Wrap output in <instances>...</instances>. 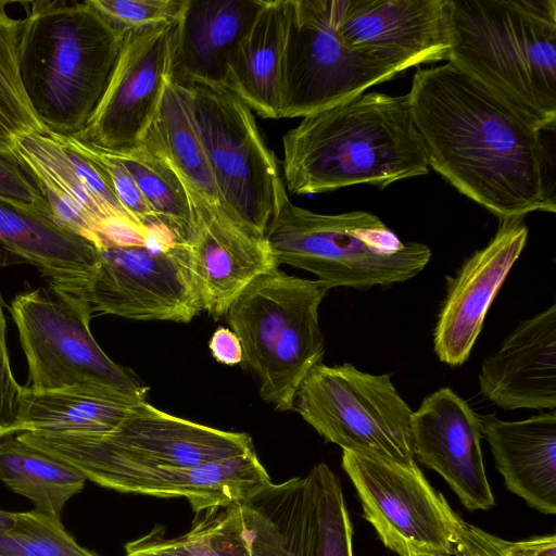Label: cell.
I'll return each mask as SVG.
<instances>
[{
    "instance_id": "obj_1",
    "label": "cell",
    "mask_w": 556,
    "mask_h": 556,
    "mask_svg": "<svg viewBox=\"0 0 556 556\" xmlns=\"http://www.w3.org/2000/svg\"><path fill=\"white\" fill-rule=\"evenodd\" d=\"M429 166L500 220L555 213L541 130L454 63L419 68L407 93Z\"/></svg>"
},
{
    "instance_id": "obj_2",
    "label": "cell",
    "mask_w": 556,
    "mask_h": 556,
    "mask_svg": "<svg viewBox=\"0 0 556 556\" xmlns=\"http://www.w3.org/2000/svg\"><path fill=\"white\" fill-rule=\"evenodd\" d=\"M282 147L283 184L293 194L354 185L384 189L430 167L407 94L363 92L302 117Z\"/></svg>"
},
{
    "instance_id": "obj_3",
    "label": "cell",
    "mask_w": 556,
    "mask_h": 556,
    "mask_svg": "<svg viewBox=\"0 0 556 556\" xmlns=\"http://www.w3.org/2000/svg\"><path fill=\"white\" fill-rule=\"evenodd\" d=\"M22 18L18 73L47 132L73 136L99 105L125 34L113 29L89 0H36Z\"/></svg>"
},
{
    "instance_id": "obj_4",
    "label": "cell",
    "mask_w": 556,
    "mask_h": 556,
    "mask_svg": "<svg viewBox=\"0 0 556 556\" xmlns=\"http://www.w3.org/2000/svg\"><path fill=\"white\" fill-rule=\"evenodd\" d=\"M448 61L527 116L556 122V1L450 0Z\"/></svg>"
},
{
    "instance_id": "obj_5",
    "label": "cell",
    "mask_w": 556,
    "mask_h": 556,
    "mask_svg": "<svg viewBox=\"0 0 556 556\" xmlns=\"http://www.w3.org/2000/svg\"><path fill=\"white\" fill-rule=\"evenodd\" d=\"M265 239L278 265L312 273L328 290L404 282L429 263L431 250L403 242L375 214H319L291 202L282 179Z\"/></svg>"
},
{
    "instance_id": "obj_6",
    "label": "cell",
    "mask_w": 556,
    "mask_h": 556,
    "mask_svg": "<svg viewBox=\"0 0 556 556\" xmlns=\"http://www.w3.org/2000/svg\"><path fill=\"white\" fill-rule=\"evenodd\" d=\"M327 292L318 280L276 268L247 287L225 315L241 342L242 362L258 380L261 399L278 412L293 409L301 382L323 363L318 312Z\"/></svg>"
},
{
    "instance_id": "obj_7",
    "label": "cell",
    "mask_w": 556,
    "mask_h": 556,
    "mask_svg": "<svg viewBox=\"0 0 556 556\" xmlns=\"http://www.w3.org/2000/svg\"><path fill=\"white\" fill-rule=\"evenodd\" d=\"M293 410L345 452L401 465L416 463L413 410L388 374L365 372L350 363H320L301 382Z\"/></svg>"
},
{
    "instance_id": "obj_8",
    "label": "cell",
    "mask_w": 556,
    "mask_h": 556,
    "mask_svg": "<svg viewBox=\"0 0 556 556\" xmlns=\"http://www.w3.org/2000/svg\"><path fill=\"white\" fill-rule=\"evenodd\" d=\"M13 153L33 178L52 219L99 250L141 245L154 236L125 211L108 170L87 143L73 136L31 131L15 140Z\"/></svg>"
},
{
    "instance_id": "obj_9",
    "label": "cell",
    "mask_w": 556,
    "mask_h": 556,
    "mask_svg": "<svg viewBox=\"0 0 556 556\" xmlns=\"http://www.w3.org/2000/svg\"><path fill=\"white\" fill-rule=\"evenodd\" d=\"M10 313L28 364V388L42 391L86 384L146 401L149 389L113 362L92 337V313L81 299L40 287L17 294Z\"/></svg>"
},
{
    "instance_id": "obj_10",
    "label": "cell",
    "mask_w": 556,
    "mask_h": 556,
    "mask_svg": "<svg viewBox=\"0 0 556 556\" xmlns=\"http://www.w3.org/2000/svg\"><path fill=\"white\" fill-rule=\"evenodd\" d=\"M179 81L192 91L201 139L223 207L264 236L281 178L252 110L224 84Z\"/></svg>"
},
{
    "instance_id": "obj_11",
    "label": "cell",
    "mask_w": 556,
    "mask_h": 556,
    "mask_svg": "<svg viewBox=\"0 0 556 556\" xmlns=\"http://www.w3.org/2000/svg\"><path fill=\"white\" fill-rule=\"evenodd\" d=\"M17 437L70 465L108 460L143 467H193L254 450L245 432L226 431L137 404L109 434H43Z\"/></svg>"
},
{
    "instance_id": "obj_12",
    "label": "cell",
    "mask_w": 556,
    "mask_h": 556,
    "mask_svg": "<svg viewBox=\"0 0 556 556\" xmlns=\"http://www.w3.org/2000/svg\"><path fill=\"white\" fill-rule=\"evenodd\" d=\"M400 73L399 67L344 45L329 23L326 0H288L280 118L320 112Z\"/></svg>"
},
{
    "instance_id": "obj_13",
    "label": "cell",
    "mask_w": 556,
    "mask_h": 556,
    "mask_svg": "<svg viewBox=\"0 0 556 556\" xmlns=\"http://www.w3.org/2000/svg\"><path fill=\"white\" fill-rule=\"evenodd\" d=\"M74 296L91 313L134 320L189 323L203 311L187 243L165 236L100 249L92 277Z\"/></svg>"
},
{
    "instance_id": "obj_14",
    "label": "cell",
    "mask_w": 556,
    "mask_h": 556,
    "mask_svg": "<svg viewBox=\"0 0 556 556\" xmlns=\"http://www.w3.org/2000/svg\"><path fill=\"white\" fill-rule=\"evenodd\" d=\"M342 468L364 518L397 556H454L459 516L417 463L401 465L343 451Z\"/></svg>"
},
{
    "instance_id": "obj_15",
    "label": "cell",
    "mask_w": 556,
    "mask_h": 556,
    "mask_svg": "<svg viewBox=\"0 0 556 556\" xmlns=\"http://www.w3.org/2000/svg\"><path fill=\"white\" fill-rule=\"evenodd\" d=\"M180 16L125 33L106 90L74 138L112 153L140 144L174 76Z\"/></svg>"
},
{
    "instance_id": "obj_16",
    "label": "cell",
    "mask_w": 556,
    "mask_h": 556,
    "mask_svg": "<svg viewBox=\"0 0 556 556\" xmlns=\"http://www.w3.org/2000/svg\"><path fill=\"white\" fill-rule=\"evenodd\" d=\"M329 23L349 48L405 72L448 61L450 0H326Z\"/></svg>"
},
{
    "instance_id": "obj_17",
    "label": "cell",
    "mask_w": 556,
    "mask_h": 556,
    "mask_svg": "<svg viewBox=\"0 0 556 556\" xmlns=\"http://www.w3.org/2000/svg\"><path fill=\"white\" fill-rule=\"evenodd\" d=\"M193 224L187 245L203 311L215 320L256 278L278 264L262 236L222 204L189 190Z\"/></svg>"
},
{
    "instance_id": "obj_18",
    "label": "cell",
    "mask_w": 556,
    "mask_h": 556,
    "mask_svg": "<svg viewBox=\"0 0 556 556\" xmlns=\"http://www.w3.org/2000/svg\"><path fill=\"white\" fill-rule=\"evenodd\" d=\"M410 430L414 457L437 471L466 509L495 505L483 464L481 421L465 400L440 388L412 413Z\"/></svg>"
},
{
    "instance_id": "obj_19",
    "label": "cell",
    "mask_w": 556,
    "mask_h": 556,
    "mask_svg": "<svg viewBox=\"0 0 556 556\" xmlns=\"http://www.w3.org/2000/svg\"><path fill=\"white\" fill-rule=\"evenodd\" d=\"M87 480L122 493L185 497L195 513L241 502L271 482L255 448L193 467L91 460L73 465Z\"/></svg>"
},
{
    "instance_id": "obj_20",
    "label": "cell",
    "mask_w": 556,
    "mask_h": 556,
    "mask_svg": "<svg viewBox=\"0 0 556 556\" xmlns=\"http://www.w3.org/2000/svg\"><path fill=\"white\" fill-rule=\"evenodd\" d=\"M528 233L523 218L500 220L489 243L448 278L433 332L434 352L442 363L459 366L468 359L486 313L520 256Z\"/></svg>"
},
{
    "instance_id": "obj_21",
    "label": "cell",
    "mask_w": 556,
    "mask_h": 556,
    "mask_svg": "<svg viewBox=\"0 0 556 556\" xmlns=\"http://www.w3.org/2000/svg\"><path fill=\"white\" fill-rule=\"evenodd\" d=\"M485 399L504 409L556 408V305L520 321L478 376Z\"/></svg>"
},
{
    "instance_id": "obj_22",
    "label": "cell",
    "mask_w": 556,
    "mask_h": 556,
    "mask_svg": "<svg viewBox=\"0 0 556 556\" xmlns=\"http://www.w3.org/2000/svg\"><path fill=\"white\" fill-rule=\"evenodd\" d=\"M0 245L36 266L49 286L76 295L92 277L99 248L59 226L47 203L0 197Z\"/></svg>"
},
{
    "instance_id": "obj_23",
    "label": "cell",
    "mask_w": 556,
    "mask_h": 556,
    "mask_svg": "<svg viewBox=\"0 0 556 556\" xmlns=\"http://www.w3.org/2000/svg\"><path fill=\"white\" fill-rule=\"evenodd\" d=\"M495 466L506 488L545 515L556 514V414L506 421L479 416Z\"/></svg>"
},
{
    "instance_id": "obj_24",
    "label": "cell",
    "mask_w": 556,
    "mask_h": 556,
    "mask_svg": "<svg viewBox=\"0 0 556 556\" xmlns=\"http://www.w3.org/2000/svg\"><path fill=\"white\" fill-rule=\"evenodd\" d=\"M264 0H188L175 55L177 80L223 84L229 58Z\"/></svg>"
},
{
    "instance_id": "obj_25",
    "label": "cell",
    "mask_w": 556,
    "mask_h": 556,
    "mask_svg": "<svg viewBox=\"0 0 556 556\" xmlns=\"http://www.w3.org/2000/svg\"><path fill=\"white\" fill-rule=\"evenodd\" d=\"M239 504L250 556H313L315 506L308 473L270 482Z\"/></svg>"
},
{
    "instance_id": "obj_26",
    "label": "cell",
    "mask_w": 556,
    "mask_h": 556,
    "mask_svg": "<svg viewBox=\"0 0 556 556\" xmlns=\"http://www.w3.org/2000/svg\"><path fill=\"white\" fill-rule=\"evenodd\" d=\"M287 27L288 0H264L227 64L223 84L263 118H280Z\"/></svg>"
},
{
    "instance_id": "obj_27",
    "label": "cell",
    "mask_w": 556,
    "mask_h": 556,
    "mask_svg": "<svg viewBox=\"0 0 556 556\" xmlns=\"http://www.w3.org/2000/svg\"><path fill=\"white\" fill-rule=\"evenodd\" d=\"M139 403L94 386L77 384L42 391L26 387L23 432L109 434Z\"/></svg>"
},
{
    "instance_id": "obj_28",
    "label": "cell",
    "mask_w": 556,
    "mask_h": 556,
    "mask_svg": "<svg viewBox=\"0 0 556 556\" xmlns=\"http://www.w3.org/2000/svg\"><path fill=\"white\" fill-rule=\"evenodd\" d=\"M141 142L160 152L189 190L210 202L222 204L201 139L193 94L186 83L174 76L167 83L157 112Z\"/></svg>"
},
{
    "instance_id": "obj_29",
    "label": "cell",
    "mask_w": 556,
    "mask_h": 556,
    "mask_svg": "<svg viewBox=\"0 0 556 556\" xmlns=\"http://www.w3.org/2000/svg\"><path fill=\"white\" fill-rule=\"evenodd\" d=\"M0 479L29 498L35 509L61 518L65 503L79 493L86 477L72 465L22 441L17 435L0 442Z\"/></svg>"
},
{
    "instance_id": "obj_30",
    "label": "cell",
    "mask_w": 556,
    "mask_h": 556,
    "mask_svg": "<svg viewBox=\"0 0 556 556\" xmlns=\"http://www.w3.org/2000/svg\"><path fill=\"white\" fill-rule=\"evenodd\" d=\"M190 530L167 538L155 527L125 545V556H250L240 504L197 513Z\"/></svg>"
},
{
    "instance_id": "obj_31",
    "label": "cell",
    "mask_w": 556,
    "mask_h": 556,
    "mask_svg": "<svg viewBox=\"0 0 556 556\" xmlns=\"http://www.w3.org/2000/svg\"><path fill=\"white\" fill-rule=\"evenodd\" d=\"M113 154L132 175L161 225L178 242L187 243L192 207L187 187L172 164L146 142L129 152Z\"/></svg>"
},
{
    "instance_id": "obj_32",
    "label": "cell",
    "mask_w": 556,
    "mask_h": 556,
    "mask_svg": "<svg viewBox=\"0 0 556 556\" xmlns=\"http://www.w3.org/2000/svg\"><path fill=\"white\" fill-rule=\"evenodd\" d=\"M0 0V151L13 152L15 140L27 132L46 131L33 111L18 73L22 18L7 11Z\"/></svg>"
},
{
    "instance_id": "obj_33",
    "label": "cell",
    "mask_w": 556,
    "mask_h": 556,
    "mask_svg": "<svg viewBox=\"0 0 556 556\" xmlns=\"http://www.w3.org/2000/svg\"><path fill=\"white\" fill-rule=\"evenodd\" d=\"M308 475L315 506L313 556H353V529L338 477L325 463Z\"/></svg>"
},
{
    "instance_id": "obj_34",
    "label": "cell",
    "mask_w": 556,
    "mask_h": 556,
    "mask_svg": "<svg viewBox=\"0 0 556 556\" xmlns=\"http://www.w3.org/2000/svg\"><path fill=\"white\" fill-rule=\"evenodd\" d=\"M0 556H98L79 546L61 518L36 509L14 513V523L0 534Z\"/></svg>"
},
{
    "instance_id": "obj_35",
    "label": "cell",
    "mask_w": 556,
    "mask_h": 556,
    "mask_svg": "<svg viewBox=\"0 0 556 556\" xmlns=\"http://www.w3.org/2000/svg\"><path fill=\"white\" fill-rule=\"evenodd\" d=\"M188 0H89L93 9L116 31L166 24L178 18Z\"/></svg>"
},
{
    "instance_id": "obj_36",
    "label": "cell",
    "mask_w": 556,
    "mask_h": 556,
    "mask_svg": "<svg viewBox=\"0 0 556 556\" xmlns=\"http://www.w3.org/2000/svg\"><path fill=\"white\" fill-rule=\"evenodd\" d=\"M88 146L108 170L114 191L129 216L151 232L164 233L174 237L161 225L132 175L125 165L113 153L90 144Z\"/></svg>"
},
{
    "instance_id": "obj_37",
    "label": "cell",
    "mask_w": 556,
    "mask_h": 556,
    "mask_svg": "<svg viewBox=\"0 0 556 556\" xmlns=\"http://www.w3.org/2000/svg\"><path fill=\"white\" fill-rule=\"evenodd\" d=\"M7 321L0 293V438L24 431L26 387L14 378L5 340Z\"/></svg>"
},
{
    "instance_id": "obj_38",
    "label": "cell",
    "mask_w": 556,
    "mask_h": 556,
    "mask_svg": "<svg viewBox=\"0 0 556 556\" xmlns=\"http://www.w3.org/2000/svg\"><path fill=\"white\" fill-rule=\"evenodd\" d=\"M0 197L30 204L46 202L33 178L13 152L0 151Z\"/></svg>"
},
{
    "instance_id": "obj_39",
    "label": "cell",
    "mask_w": 556,
    "mask_h": 556,
    "mask_svg": "<svg viewBox=\"0 0 556 556\" xmlns=\"http://www.w3.org/2000/svg\"><path fill=\"white\" fill-rule=\"evenodd\" d=\"M454 556H508L503 547V539L493 535L460 517L456 527Z\"/></svg>"
},
{
    "instance_id": "obj_40",
    "label": "cell",
    "mask_w": 556,
    "mask_h": 556,
    "mask_svg": "<svg viewBox=\"0 0 556 556\" xmlns=\"http://www.w3.org/2000/svg\"><path fill=\"white\" fill-rule=\"evenodd\" d=\"M208 348L214 359L224 365L233 366L243 361L241 342L231 329L218 327L210 339Z\"/></svg>"
},
{
    "instance_id": "obj_41",
    "label": "cell",
    "mask_w": 556,
    "mask_h": 556,
    "mask_svg": "<svg viewBox=\"0 0 556 556\" xmlns=\"http://www.w3.org/2000/svg\"><path fill=\"white\" fill-rule=\"evenodd\" d=\"M503 547L508 556H556V535L535 536L521 541H506Z\"/></svg>"
},
{
    "instance_id": "obj_42",
    "label": "cell",
    "mask_w": 556,
    "mask_h": 556,
    "mask_svg": "<svg viewBox=\"0 0 556 556\" xmlns=\"http://www.w3.org/2000/svg\"><path fill=\"white\" fill-rule=\"evenodd\" d=\"M14 523V513L0 509V534L11 529Z\"/></svg>"
}]
</instances>
